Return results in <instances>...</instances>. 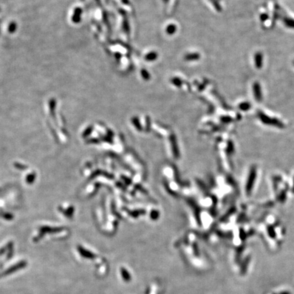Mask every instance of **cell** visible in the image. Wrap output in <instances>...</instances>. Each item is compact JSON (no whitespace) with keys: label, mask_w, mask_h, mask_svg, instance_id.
I'll return each instance as SVG.
<instances>
[{"label":"cell","mask_w":294,"mask_h":294,"mask_svg":"<svg viewBox=\"0 0 294 294\" xmlns=\"http://www.w3.org/2000/svg\"><path fill=\"white\" fill-rule=\"evenodd\" d=\"M258 117L259 119L261 120V121L263 122L264 124L270 125H272V126H275L276 127H279V128H283V127H284V124L281 120L275 119V118H272L267 116L264 112L259 111L258 112Z\"/></svg>","instance_id":"1"},{"label":"cell","mask_w":294,"mask_h":294,"mask_svg":"<svg viewBox=\"0 0 294 294\" xmlns=\"http://www.w3.org/2000/svg\"><path fill=\"white\" fill-rule=\"evenodd\" d=\"M256 176H257L256 168L255 167H253L251 168V170H250V173L247 182V185H246V193H247V195H249L250 193H251Z\"/></svg>","instance_id":"2"},{"label":"cell","mask_w":294,"mask_h":294,"mask_svg":"<svg viewBox=\"0 0 294 294\" xmlns=\"http://www.w3.org/2000/svg\"><path fill=\"white\" fill-rule=\"evenodd\" d=\"M253 94L255 100L257 102H261L262 100V93L261 89L259 83L257 82H255L253 86Z\"/></svg>","instance_id":"3"},{"label":"cell","mask_w":294,"mask_h":294,"mask_svg":"<svg viewBox=\"0 0 294 294\" xmlns=\"http://www.w3.org/2000/svg\"><path fill=\"white\" fill-rule=\"evenodd\" d=\"M25 266H26V263H25V262H20V263L14 265V266H13V267H10V268H8V270H7L5 271L4 273H2L0 276H5V275H8V274H10L12 273H13L14 272L17 271V270H20L21 268H23V267H25Z\"/></svg>","instance_id":"4"},{"label":"cell","mask_w":294,"mask_h":294,"mask_svg":"<svg viewBox=\"0 0 294 294\" xmlns=\"http://www.w3.org/2000/svg\"><path fill=\"white\" fill-rule=\"evenodd\" d=\"M254 61L255 67L257 69H261L263 66V55L261 52H257L255 54Z\"/></svg>","instance_id":"5"},{"label":"cell","mask_w":294,"mask_h":294,"mask_svg":"<svg viewBox=\"0 0 294 294\" xmlns=\"http://www.w3.org/2000/svg\"><path fill=\"white\" fill-rule=\"evenodd\" d=\"M283 21L286 27L294 29V19L290 17H283Z\"/></svg>","instance_id":"6"},{"label":"cell","mask_w":294,"mask_h":294,"mask_svg":"<svg viewBox=\"0 0 294 294\" xmlns=\"http://www.w3.org/2000/svg\"><path fill=\"white\" fill-rule=\"evenodd\" d=\"M238 107H239V108L241 110H243V111H247V110H249L250 108H251V104H250L249 102H242V103H240L239 106H238Z\"/></svg>","instance_id":"7"},{"label":"cell","mask_w":294,"mask_h":294,"mask_svg":"<svg viewBox=\"0 0 294 294\" xmlns=\"http://www.w3.org/2000/svg\"><path fill=\"white\" fill-rule=\"evenodd\" d=\"M268 233L271 238H274L276 236V233H275V232H274V229L272 228H270L268 229Z\"/></svg>","instance_id":"8"},{"label":"cell","mask_w":294,"mask_h":294,"mask_svg":"<svg viewBox=\"0 0 294 294\" xmlns=\"http://www.w3.org/2000/svg\"><path fill=\"white\" fill-rule=\"evenodd\" d=\"M268 18V15L267 14H262L260 15V19L261 21H265Z\"/></svg>","instance_id":"9"},{"label":"cell","mask_w":294,"mask_h":294,"mask_svg":"<svg viewBox=\"0 0 294 294\" xmlns=\"http://www.w3.org/2000/svg\"><path fill=\"white\" fill-rule=\"evenodd\" d=\"M280 294H291L290 292H287V291H284V292H282Z\"/></svg>","instance_id":"10"},{"label":"cell","mask_w":294,"mask_h":294,"mask_svg":"<svg viewBox=\"0 0 294 294\" xmlns=\"http://www.w3.org/2000/svg\"><path fill=\"white\" fill-rule=\"evenodd\" d=\"M293 192L294 193V180H293Z\"/></svg>","instance_id":"11"},{"label":"cell","mask_w":294,"mask_h":294,"mask_svg":"<svg viewBox=\"0 0 294 294\" xmlns=\"http://www.w3.org/2000/svg\"><path fill=\"white\" fill-rule=\"evenodd\" d=\"M293 64H294V61H293Z\"/></svg>","instance_id":"12"}]
</instances>
